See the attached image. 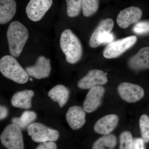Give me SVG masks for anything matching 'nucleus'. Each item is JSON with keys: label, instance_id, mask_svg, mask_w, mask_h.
Returning <instances> with one entry per match:
<instances>
[{"label": "nucleus", "instance_id": "obj_1", "mask_svg": "<svg viewBox=\"0 0 149 149\" xmlns=\"http://www.w3.org/2000/svg\"><path fill=\"white\" fill-rule=\"evenodd\" d=\"M7 37L10 54L18 57L29 38L28 29L21 22H13L9 26Z\"/></svg>", "mask_w": 149, "mask_h": 149}, {"label": "nucleus", "instance_id": "obj_2", "mask_svg": "<svg viewBox=\"0 0 149 149\" xmlns=\"http://www.w3.org/2000/svg\"><path fill=\"white\" fill-rule=\"evenodd\" d=\"M60 47L67 61L70 64L77 63L82 58L83 50L81 42L70 29H65L62 33Z\"/></svg>", "mask_w": 149, "mask_h": 149}, {"label": "nucleus", "instance_id": "obj_3", "mask_svg": "<svg viewBox=\"0 0 149 149\" xmlns=\"http://www.w3.org/2000/svg\"><path fill=\"white\" fill-rule=\"evenodd\" d=\"M0 71L4 76L18 84H24L29 80L25 70L12 56H5L1 59Z\"/></svg>", "mask_w": 149, "mask_h": 149}, {"label": "nucleus", "instance_id": "obj_4", "mask_svg": "<svg viewBox=\"0 0 149 149\" xmlns=\"http://www.w3.org/2000/svg\"><path fill=\"white\" fill-rule=\"evenodd\" d=\"M0 138L2 144L7 149H24L21 129L14 123L6 126Z\"/></svg>", "mask_w": 149, "mask_h": 149}, {"label": "nucleus", "instance_id": "obj_5", "mask_svg": "<svg viewBox=\"0 0 149 149\" xmlns=\"http://www.w3.org/2000/svg\"><path fill=\"white\" fill-rule=\"evenodd\" d=\"M28 135L32 140L37 143L47 141H55L58 139L59 133L58 130L49 128L40 123H33L27 128Z\"/></svg>", "mask_w": 149, "mask_h": 149}, {"label": "nucleus", "instance_id": "obj_6", "mask_svg": "<svg viewBox=\"0 0 149 149\" xmlns=\"http://www.w3.org/2000/svg\"><path fill=\"white\" fill-rule=\"evenodd\" d=\"M137 40L136 36H131L110 43L104 50V57L110 59L119 56L133 47Z\"/></svg>", "mask_w": 149, "mask_h": 149}, {"label": "nucleus", "instance_id": "obj_7", "mask_svg": "<svg viewBox=\"0 0 149 149\" xmlns=\"http://www.w3.org/2000/svg\"><path fill=\"white\" fill-rule=\"evenodd\" d=\"M118 92L120 97L128 103H135L143 97L144 89L139 85L123 82L118 87Z\"/></svg>", "mask_w": 149, "mask_h": 149}, {"label": "nucleus", "instance_id": "obj_8", "mask_svg": "<svg viewBox=\"0 0 149 149\" xmlns=\"http://www.w3.org/2000/svg\"><path fill=\"white\" fill-rule=\"evenodd\" d=\"M52 3V0H30L26 8L27 17L32 21H40Z\"/></svg>", "mask_w": 149, "mask_h": 149}, {"label": "nucleus", "instance_id": "obj_9", "mask_svg": "<svg viewBox=\"0 0 149 149\" xmlns=\"http://www.w3.org/2000/svg\"><path fill=\"white\" fill-rule=\"evenodd\" d=\"M106 74L102 70H92L78 81L77 86L80 89H91L96 86L104 85L108 81Z\"/></svg>", "mask_w": 149, "mask_h": 149}, {"label": "nucleus", "instance_id": "obj_10", "mask_svg": "<svg viewBox=\"0 0 149 149\" xmlns=\"http://www.w3.org/2000/svg\"><path fill=\"white\" fill-rule=\"evenodd\" d=\"M28 75L37 79L47 78L51 72V61L49 59L41 56L37 58L36 63L25 68Z\"/></svg>", "mask_w": 149, "mask_h": 149}, {"label": "nucleus", "instance_id": "obj_11", "mask_svg": "<svg viewBox=\"0 0 149 149\" xmlns=\"http://www.w3.org/2000/svg\"><path fill=\"white\" fill-rule=\"evenodd\" d=\"M142 16V11L141 9L136 7H130L120 11L116 21L120 28L126 29L130 24L137 23Z\"/></svg>", "mask_w": 149, "mask_h": 149}, {"label": "nucleus", "instance_id": "obj_12", "mask_svg": "<svg viewBox=\"0 0 149 149\" xmlns=\"http://www.w3.org/2000/svg\"><path fill=\"white\" fill-rule=\"evenodd\" d=\"M105 91L104 88L102 86H96L90 89L83 103V109L86 112H93L99 107Z\"/></svg>", "mask_w": 149, "mask_h": 149}, {"label": "nucleus", "instance_id": "obj_13", "mask_svg": "<svg viewBox=\"0 0 149 149\" xmlns=\"http://www.w3.org/2000/svg\"><path fill=\"white\" fill-rule=\"evenodd\" d=\"M86 112L83 108L78 106L70 107L66 113V119L70 128L73 130L80 129L86 122Z\"/></svg>", "mask_w": 149, "mask_h": 149}, {"label": "nucleus", "instance_id": "obj_14", "mask_svg": "<svg viewBox=\"0 0 149 149\" xmlns=\"http://www.w3.org/2000/svg\"><path fill=\"white\" fill-rule=\"evenodd\" d=\"M119 121L117 115H107L99 119L94 125L96 133L102 135H108L116 127Z\"/></svg>", "mask_w": 149, "mask_h": 149}, {"label": "nucleus", "instance_id": "obj_15", "mask_svg": "<svg viewBox=\"0 0 149 149\" xmlns=\"http://www.w3.org/2000/svg\"><path fill=\"white\" fill-rule=\"evenodd\" d=\"M114 26L112 19L107 18L100 22L97 27L91 35L89 41V45L91 47L95 48L100 45L99 40L102 35L111 32Z\"/></svg>", "mask_w": 149, "mask_h": 149}, {"label": "nucleus", "instance_id": "obj_16", "mask_svg": "<svg viewBox=\"0 0 149 149\" xmlns=\"http://www.w3.org/2000/svg\"><path fill=\"white\" fill-rule=\"evenodd\" d=\"M128 65L130 68L136 70L149 68V47L142 48L138 53L129 59Z\"/></svg>", "mask_w": 149, "mask_h": 149}, {"label": "nucleus", "instance_id": "obj_17", "mask_svg": "<svg viewBox=\"0 0 149 149\" xmlns=\"http://www.w3.org/2000/svg\"><path fill=\"white\" fill-rule=\"evenodd\" d=\"M34 92L32 90H25L17 92L11 100V104L14 107L29 109L32 107V98Z\"/></svg>", "mask_w": 149, "mask_h": 149}, {"label": "nucleus", "instance_id": "obj_18", "mask_svg": "<svg viewBox=\"0 0 149 149\" xmlns=\"http://www.w3.org/2000/svg\"><path fill=\"white\" fill-rule=\"evenodd\" d=\"M16 7L15 0H0V24L11 20L16 13Z\"/></svg>", "mask_w": 149, "mask_h": 149}, {"label": "nucleus", "instance_id": "obj_19", "mask_svg": "<svg viewBox=\"0 0 149 149\" xmlns=\"http://www.w3.org/2000/svg\"><path fill=\"white\" fill-rule=\"evenodd\" d=\"M48 95L52 100L57 102L59 107L62 108L68 100L70 91L64 85H57L49 91Z\"/></svg>", "mask_w": 149, "mask_h": 149}, {"label": "nucleus", "instance_id": "obj_20", "mask_svg": "<svg viewBox=\"0 0 149 149\" xmlns=\"http://www.w3.org/2000/svg\"><path fill=\"white\" fill-rule=\"evenodd\" d=\"M37 115L35 112L26 111L23 112L19 117H14L12 119V123L18 126L21 129L28 128L36 120Z\"/></svg>", "mask_w": 149, "mask_h": 149}, {"label": "nucleus", "instance_id": "obj_21", "mask_svg": "<svg viewBox=\"0 0 149 149\" xmlns=\"http://www.w3.org/2000/svg\"><path fill=\"white\" fill-rule=\"evenodd\" d=\"M117 143L116 137L113 134L103 136L95 142L93 149H105L104 148H113Z\"/></svg>", "mask_w": 149, "mask_h": 149}, {"label": "nucleus", "instance_id": "obj_22", "mask_svg": "<svg viewBox=\"0 0 149 149\" xmlns=\"http://www.w3.org/2000/svg\"><path fill=\"white\" fill-rule=\"evenodd\" d=\"M99 0H83L82 10L83 15L86 17L93 15L97 11Z\"/></svg>", "mask_w": 149, "mask_h": 149}, {"label": "nucleus", "instance_id": "obj_23", "mask_svg": "<svg viewBox=\"0 0 149 149\" xmlns=\"http://www.w3.org/2000/svg\"><path fill=\"white\" fill-rule=\"evenodd\" d=\"M67 4V13L70 17L78 16L82 8L83 0H65Z\"/></svg>", "mask_w": 149, "mask_h": 149}, {"label": "nucleus", "instance_id": "obj_24", "mask_svg": "<svg viewBox=\"0 0 149 149\" xmlns=\"http://www.w3.org/2000/svg\"><path fill=\"white\" fill-rule=\"evenodd\" d=\"M142 139L145 143L149 142V117L146 114L141 116L139 120Z\"/></svg>", "mask_w": 149, "mask_h": 149}, {"label": "nucleus", "instance_id": "obj_25", "mask_svg": "<svg viewBox=\"0 0 149 149\" xmlns=\"http://www.w3.org/2000/svg\"><path fill=\"white\" fill-rule=\"evenodd\" d=\"M133 142L131 133L129 131H124L120 135L119 149H133Z\"/></svg>", "mask_w": 149, "mask_h": 149}, {"label": "nucleus", "instance_id": "obj_26", "mask_svg": "<svg viewBox=\"0 0 149 149\" xmlns=\"http://www.w3.org/2000/svg\"><path fill=\"white\" fill-rule=\"evenodd\" d=\"M133 31L138 35L149 33V22L143 21L137 22L133 28Z\"/></svg>", "mask_w": 149, "mask_h": 149}, {"label": "nucleus", "instance_id": "obj_27", "mask_svg": "<svg viewBox=\"0 0 149 149\" xmlns=\"http://www.w3.org/2000/svg\"><path fill=\"white\" fill-rule=\"evenodd\" d=\"M36 149H57V147L54 141H47L42 143Z\"/></svg>", "mask_w": 149, "mask_h": 149}, {"label": "nucleus", "instance_id": "obj_28", "mask_svg": "<svg viewBox=\"0 0 149 149\" xmlns=\"http://www.w3.org/2000/svg\"><path fill=\"white\" fill-rule=\"evenodd\" d=\"M114 39V36L112 33H107L102 35L99 40L100 45L102 43H111Z\"/></svg>", "mask_w": 149, "mask_h": 149}, {"label": "nucleus", "instance_id": "obj_29", "mask_svg": "<svg viewBox=\"0 0 149 149\" xmlns=\"http://www.w3.org/2000/svg\"><path fill=\"white\" fill-rule=\"evenodd\" d=\"M144 141L142 139H135L133 141V149H144Z\"/></svg>", "mask_w": 149, "mask_h": 149}, {"label": "nucleus", "instance_id": "obj_30", "mask_svg": "<svg viewBox=\"0 0 149 149\" xmlns=\"http://www.w3.org/2000/svg\"><path fill=\"white\" fill-rule=\"evenodd\" d=\"M8 114V110L7 108L4 106L0 107V119L3 120L7 117Z\"/></svg>", "mask_w": 149, "mask_h": 149}, {"label": "nucleus", "instance_id": "obj_31", "mask_svg": "<svg viewBox=\"0 0 149 149\" xmlns=\"http://www.w3.org/2000/svg\"><path fill=\"white\" fill-rule=\"evenodd\" d=\"M30 81H32V79H31V78H30Z\"/></svg>", "mask_w": 149, "mask_h": 149}, {"label": "nucleus", "instance_id": "obj_32", "mask_svg": "<svg viewBox=\"0 0 149 149\" xmlns=\"http://www.w3.org/2000/svg\"></svg>", "mask_w": 149, "mask_h": 149}]
</instances>
